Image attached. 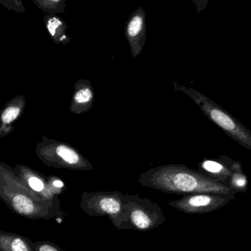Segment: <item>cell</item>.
<instances>
[{"mask_svg": "<svg viewBox=\"0 0 251 251\" xmlns=\"http://www.w3.org/2000/svg\"><path fill=\"white\" fill-rule=\"evenodd\" d=\"M137 182L148 188L171 194L212 193L234 196L236 192L181 165H166L151 168L139 175Z\"/></svg>", "mask_w": 251, "mask_h": 251, "instance_id": "6da1fadb", "label": "cell"}, {"mask_svg": "<svg viewBox=\"0 0 251 251\" xmlns=\"http://www.w3.org/2000/svg\"><path fill=\"white\" fill-rule=\"evenodd\" d=\"M0 200L16 215L32 220L54 219L64 215L58 197L42 200L34 195L14 168L0 162Z\"/></svg>", "mask_w": 251, "mask_h": 251, "instance_id": "7a4b0ae2", "label": "cell"}, {"mask_svg": "<svg viewBox=\"0 0 251 251\" xmlns=\"http://www.w3.org/2000/svg\"><path fill=\"white\" fill-rule=\"evenodd\" d=\"M128 194L119 191L83 192L79 206L90 217H108L118 230H131L128 219Z\"/></svg>", "mask_w": 251, "mask_h": 251, "instance_id": "3957f363", "label": "cell"}, {"mask_svg": "<svg viewBox=\"0 0 251 251\" xmlns=\"http://www.w3.org/2000/svg\"><path fill=\"white\" fill-rule=\"evenodd\" d=\"M37 156L50 167L70 170H94L92 164L70 144L44 139L36 147Z\"/></svg>", "mask_w": 251, "mask_h": 251, "instance_id": "277c9868", "label": "cell"}, {"mask_svg": "<svg viewBox=\"0 0 251 251\" xmlns=\"http://www.w3.org/2000/svg\"><path fill=\"white\" fill-rule=\"evenodd\" d=\"M128 219L131 229L149 231L161 226L166 222L162 209L155 202L128 194Z\"/></svg>", "mask_w": 251, "mask_h": 251, "instance_id": "5b68a950", "label": "cell"}, {"mask_svg": "<svg viewBox=\"0 0 251 251\" xmlns=\"http://www.w3.org/2000/svg\"><path fill=\"white\" fill-rule=\"evenodd\" d=\"M234 196L212 193L184 195L178 200H171L168 205L176 210L188 215H201L218 210L234 200Z\"/></svg>", "mask_w": 251, "mask_h": 251, "instance_id": "8992f818", "label": "cell"}, {"mask_svg": "<svg viewBox=\"0 0 251 251\" xmlns=\"http://www.w3.org/2000/svg\"><path fill=\"white\" fill-rule=\"evenodd\" d=\"M14 169L26 188L42 200L58 197L64 188V184L59 178L45 176L25 165H16Z\"/></svg>", "mask_w": 251, "mask_h": 251, "instance_id": "52a82bcc", "label": "cell"}, {"mask_svg": "<svg viewBox=\"0 0 251 251\" xmlns=\"http://www.w3.org/2000/svg\"><path fill=\"white\" fill-rule=\"evenodd\" d=\"M125 35L129 44L131 56L134 58L143 50L146 41V13L143 7L137 9L128 18Z\"/></svg>", "mask_w": 251, "mask_h": 251, "instance_id": "ba28073f", "label": "cell"}, {"mask_svg": "<svg viewBox=\"0 0 251 251\" xmlns=\"http://www.w3.org/2000/svg\"><path fill=\"white\" fill-rule=\"evenodd\" d=\"M94 102V91L91 82L82 79L76 81L69 111L76 114L85 113L92 108Z\"/></svg>", "mask_w": 251, "mask_h": 251, "instance_id": "9c48e42d", "label": "cell"}, {"mask_svg": "<svg viewBox=\"0 0 251 251\" xmlns=\"http://www.w3.org/2000/svg\"><path fill=\"white\" fill-rule=\"evenodd\" d=\"M200 167L204 172L203 175L220 183L227 188L229 187L234 174L240 169V167H235L234 169H228L222 164L212 160L205 161L200 165Z\"/></svg>", "mask_w": 251, "mask_h": 251, "instance_id": "30bf717a", "label": "cell"}, {"mask_svg": "<svg viewBox=\"0 0 251 251\" xmlns=\"http://www.w3.org/2000/svg\"><path fill=\"white\" fill-rule=\"evenodd\" d=\"M0 251H36V247L27 237L0 230Z\"/></svg>", "mask_w": 251, "mask_h": 251, "instance_id": "8fae6325", "label": "cell"}, {"mask_svg": "<svg viewBox=\"0 0 251 251\" xmlns=\"http://www.w3.org/2000/svg\"><path fill=\"white\" fill-rule=\"evenodd\" d=\"M25 106L23 99L16 98V100L10 102V104L3 110L0 116V137L8 134L11 130V125L19 117Z\"/></svg>", "mask_w": 251, "mask_h": 251, "instance_id": "7c38bea8", "label": "cell"}, {"mask_svg": "<svg viewBox=\"0 0 251 251\" xmlns=\"http://www.w3.org/2000/svg\"><path fill=\"white\" fill-rule=\"evenodd\" d=\"M46 27L50 36L56 44H66L71 38L66 34L67 25L58 16L47 15L45 16Z\"/></svg>", "mask_w": 251, "mask_h": 251, "instance_id": "4fadbf2b", "label": "cell"}, {"mask_svg": "<svg viewBox=\"0 0 251 251\" xmlns=\"http://www.w3.org/2000/svg\"><path fill=\"white\" fill-rule=\"evenodd\" d=\"M40 8L47 12L50 15L66 11V4L65 0H44L35 1Z\"/></svg>", "mask_w": 251, "mask_h": 251, "instance_id": "5bb4252c", "label": "cell"}, {"mask_svg": "<svg viewBox=\"0 0 251 251\" xmlns=\"http://www.w3.org/2000/svg\"><path fill=\"white\" fill-rule=\"evenodd\" d=\"M209 114L212 120L224 129L227 131H233L235 129L236 125L234 121L224 112L218 109H212L209 112Z\"/></svg>", "mask_w": 251, "mask_h": 251, "instance_id": "9a60e30c", "label": "cell"}, {"mask_svg": "<svg viewBox=\"0 0 251 251\" xmlns=\"http://www.w3.org/2000/svg\"><path fill=\"white\" fill-rule=\"evenodd\" d=\"M36 251H66L63 249L49 241H37L35 242Z\"/></svg>", "mask_w": 251, "mask_h": 251, "instance_id": "2e32d148", "label": "cell"}]
</instances>
